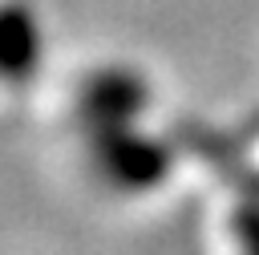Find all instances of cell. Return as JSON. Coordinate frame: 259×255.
<instances>
[{"label":"cell","mask_w":259,"mask_h":255,"mask_svg":"<svg viewBox=\"0 0 259 255\" xmlns=\"http://www.w3.org/2000/svg\"><path fill=\"white\" fill-rule=\"evenodd\" d=\"M36 57H40V32L32 16L20 4H4L0 8V73L8 81H24Z\"/></svg>","instance_id":"obj_1"}]
</instances>
